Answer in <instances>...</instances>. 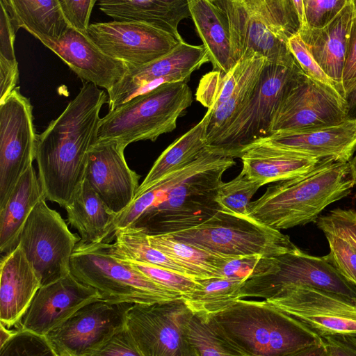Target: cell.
<instances>
[{
  "mask_svg": "<svg viewBox=\"0 0 356 356\" xmlns=\"http://www.w3.org/2000/svg\"><path fill=\"white\" fill-rule=\"evenodd\" d=\"M244 59V67L236 88L229 99L212 111L207 145L215 139L232 122L252 97L267 62L263 56H252Z\"/></svg>",
  "mask_w": 356,
  "mask_h": 356,
  "instance_id": "obj_33",
  "label": "cell"
},
{
  "mask_svg": "<svg viewBox=\"0 0 356 356\" xmlns=\"http://www.w3.org/2000/svg\"><path fill=\"white\" fill-rule=\"evenodd\" d=\"M239 158L243 163L241 172L262 186L307 174L321 161L260 143L252 144Z\"/></svg>",
  "mask_w": 356,
  "mask_h": 356,
  "instance_id": "obj_25",
  "label": "cell"
},
{
  "mask_svg": "<svg viewBox=\"0 0 356 356\" xmlns=\"http://www.w3.org/2000/svg\"><path fill=\"white\" fill-rule=\"evenodd\" d=\"M273 257L261 254L239 256L227 260L220 270V277L247 281L265 272Z\"/></svg>",
  "mask_w": 356,
  "mask_h": 356,
  "instance_id": "obj_42",
  "label": "cell"
},
{
  "mask_svg": "<svg viewBox=\"0 0 356 356\" xmlns=\"http://www.w3.org/2000/svg\"><path fill=\"white\" fill-rule=\"evenodd\" d=\"M193 99L187 81L161 84L109 110L101 118L97 142L126 146L139 140L154 142L176 129L177 119Z\"/></svg>",
  "mask_w": 356,
  "mask_h": 356,
  "instance_id": "obj_6",
  "label": "cell"
},
{
  "mask_svg": "<svg viewBox=\"0 0 356 356\" xmlns=\"http://www.w3.org/2000/svg\"><path fill=\"white\" fill-rule=\"evenodd\" d=\"M18 63L0 56V102H3L17 87Z\"/></svg>",
  "mask_w": 356,
  "mask_h": 356,
  "instance_id": "obj_51",
  "label": "cell"
},
{
  "mask_svg": "<svg viewBox=\"0 0 356 356\" xmlns=\"http://www.w3.org/2000/svg\"><path fill=\"white\" fill-rule=\"evenodd\" d=\"M330 252L325 259L343 276L356 284V247L332 233H324Z\"/></svg>",
  "mask_w": 356,
  "mask_h": 356,
  "instance_id": "obj_41",
  "label": "cell"
},
{
  "mask_svg": "<svg viewBox=\"0 0 356 356\" xmlns=\"http://www.w3.org/2000/svg\"><path fill=\"white\" fill-rule=\"evenodd\" d=\"M70 270L81 282L96 289L102 300L112 303L150 305L181 298L113 257L107 240L81 239L73 250Z\"/></svg>",
  "mask_w": 356,
  "mask_h": 356,
  "instance_id": "obj_7",
  "label": "cell"
},
{
  "mask_svg": "<svg viewBox=\"0 0 356 356\" xmlns=\"http://www.w3.org/2000/svg\"><path fill=\"white\" fill-rule=\"evenodd\" d=\"M239 356H321V339L266 300L238 299L209 320Z\"/></svg>",
  "mask_w": 356,
  "mask_h": 356,
  "instance_id": "obj_3",
  "label": "cell"
},
{
  "mask_svg": "<svg viewBox=\"0 0 356 356\" xmlns=\"http://www.w3.org/2000/svg\"><path fill=\"white\" fill-rule=\"evenodd\" d=\"M108 97L86 81L60 115L38 137L35 160L46 200L65 207L86 177L97 141L99 114Z\"/></svg>",
  "mask_w": 356,
  "mask_h": 356,
  "instance_id": "obj_1",
  "label": "cell"
},
{
  "mask_svg": "<svg viewBox=\"0 0 356 356\" xmlns=\"http://www.w3.org/2000/svg\"><path fill=\"white\" fill-rule=\"evenodd\" d=\"M80 240L81 237L69 229L60 213L42 199L25 222L18 245L44 285L71 272L72 255Z\"/></svg>",
  "mask_w": 356,
  "mask_h": 356,
  "instance_id": "obj_11",
  "label": "cell"
},
{
  "mask_svg": "<svg viewBox=\"0 0 356 356\" xmlns=\"http://www.w3.org/2000/svg\"><path fill=\"white\" fill-rule=\"evenodd\" d=\"M291 284L323 290L356 307V284L340 273L324 256L310 255L300 249L273 257L265 272L244 282L240 298L266 300Z\"/></svg>",
  "mask_w": 356,
  "mask_h": 356,
  "instance_id": "obj_10",
  "label": "cell"
},
{
  "mask_svg": "<svg viewBox=\"0 0 356 356\" xmlns=\"http://www.w3.org/2000/svg\"><path fill=\"white\" fill-rule=\"evenodd\" d=\"M353 3L354 6L355 13L356 14V0H353Z\"/></svg>",
  "mask_w": 356,
  "mask_h": 356,
  "instance_id": "obj_56",
  "label": "cell"
},
{
  "mask_svg": "<svg viewBox=\"0 0 356 356\" xmlns=\"http://www.w3.org/2000/svg\"><path fill=\"white\" fill-rule=\"evenodd\" d=\"M355 183L349 163L321 160L307 174L278 181L251 202L246 216L281 230L316 222L331 204L348 196Z\"/></svg>",
  "mask_w": 356,
  "mask_h": 356,
  "instance_id": "obj_4",
  "label": "cell"
},
{
  "mask_svg": "<svg viewBox=\"0 0 356 356\" xmlns=\"http://www.w3.org/2000/svg\"><path fill=\"white\" fill-rule=\"evenodd\" d=\"M348 118L345 97L301 72L280 102L268 135L336 125Z\"/></svg>",
  "mask_w": 356,
  "mask_h": 356,
  "instance_id": "obj_13",
  "label": "cell"
},
{
  "mask_svg": "<svg viewBox=\"0 0 356 356\" xmlns=\"http://www.w3.org/2000/svg\"><path fill=\"white\" fill-rule=\"evenodd\" d=\"M42 286L41 280L18 245L1 260L0 323L18 325Z\"/></svg>",
  "mask_w": 356,
  "mask_h": 356,
  "instance_id": "obj_23",
  "label": "cell"
},
{
  "mask_svg": "<svg viewBox=\"0 0 356 356\" xmlns=\"http://www.w3.org/2000/svg\"><path fill=\"white\" fill-rule=\"evenodd\" d=\"M295 8L298 15V18L300 22L301 29L305 27V5L303 0H293Z\"/></svg>",
  "mask_w": 356,
  "mask_h": 356,
  "instance_id": "obj_53",
  "label": "cell"
},
{
  "mask_svg": "<svg viewBox=\"0 0 356 356\" xmlns=\"http://www.w3.org/2000/svg\"><path fill=\"white\" fill-rule=\"evenodd\" d=\"M210 62L204 44L184 40L163 56L137 67H128L123 76L108 93L110 110L136 96L165 83L188 81L192 73Z\"/></svg>",
  "mask_w": 356,
  "mask_h": 356,
  "instance_id": "obj_17",
  "label": "cell"
},
{
  "mask_svg": "<svg viewBox=\"0 0 356 356\" xmlns=\"http://www.w3.org/2000/svg\"><path fill=\"white\" fill-rule=\"evenodd\" d=\"M211 1L228 24L235 64L252 56L286 65L298 64L287 44L301 29L293 0Z\"/></svg>",
  "mask_w": 356,
  "mask_h": 356,
  "instance_id": "obj_5",
  "label": "cell"
},
{
  "mask_svg": "<svg viewBox=\"0 0 356 356\" xmlns=\"http://www.w3.org/2000/svg\"><path fill=\"white\" fill-rule=\"evenodd\" d=\"M262 185L246 175H239L228 182L219 185L216 201L222 210L236 215L246 216L251 199Z\"/></svg>",
  "mask_w": 356,
  "mask_h": 356,
  "instance_id": "obj_38",
  "label": "cell"
},
{
  "mask_svg": "<svg viewBox=\"0 0 356 356\" xmlns=\"http://www.w3.org/2000/svg\"><path fill=\"white\" fill-rule=\"evenodd\" d=\"M99 300L102 298L96 289L81 282L70 272L40 287L18 329L47 336L81 307Z\"/></svg>",
  "mask_w": 356,
  "mask_h": 356,
  "instance_id": "obj_19",
  "label": "cell"
},
{
  "mask_svg": "<svg viewBox=\"0 0 356 356\" xmlns=\"http://www.w3.org/2000/svg\"><path fill=\"white\" fill-rule=\"evenodd\" d=\"M287 44L290 51L306 75L336 89L342 95L338 85L324 72L315 60L299 33L291 36L288 40Z\"/></svg>",
  "mask_w": 356,
  "mask_h": 356,
  "instance_id": "obj_44",
  "label": "cell"
},
{
  "mask_svg": "<svg viewBox=\"0 0 356 356\" xmlns=\"http://www.w3.org/2000/svg\"><path fill=\"white\" fill-rule=\"evenodd\" d=\"M351 177L356 185V153L349 162Z\"/></svg>",
  "mask_w": 356,
  "mask_h": 356,
  "instance_id": "obj_55",
  "label": "cell"
},
{
  "mask_svg": "<svg viewBox=\"0 0 356 356\" xmlns=\"http://www.w3.org/2000/svg\"><path fill=\"white\" fill-rule=\"evenodd\" d=\"M115 257L159 285L181 296L192 292L200 285L198 280L156 265L122 257Z\"/></svg>",
  "mask_w": 356,
  "mask_h": 356,
  "instance_id": "obj_39",
  "label": "cell"
},
{
  "mask_svg": "<svg viewBox=\"0 0 356 356\" xmlns=\"http://www.w3.org/2000/svg\"><path fill=\"white\" fill-rule=\"evenodd\" d=\"M33 106L19 87L0 102V209L36 157Z\"/></svg>",
  "mask_w": 356,
  "mask_h": 356,
  "instance_id": "obj_12",
  "label": "cell"
},
{
  "mask_svg": "<svg viewBox=\"0 0 356 356\" xmlns=\"http://www.w3.org/2000/svg\"><path fill=\"white\" fill-rule=\"evenodd\" d=\"M113 239V242L107 240V246L114 257L151 264L191 277L184 268L152 246L147 234L141 228L129 226L118 229L111 236V241Z\"/></svg>",
  "mask_w": 356,
  "mask_h": 356,
  "instance_id": "obj_35",
  "label": "cell"
},
{
  "mask_svg": "<svg viewBox=\"0 0 356 356\" xmlns=\"http://www.w3.org/2000/svg\"><path fill=\"white\" fill-rule=\"evenodd\" d=\"M356 86V14L353 18L343 74L342 87L346 95Z\"/></svg>",
  "mask_w": 356,
  "mask_h": 356,
  "instance_id": "obj_49",
  "label": "cell"
},
{
  "mask_svg": "<svg viewBox=\"0 0 356 356\" xmlns=\"http://www.w3.org/2000/svg\"><path fill=\"white\" fill-rule=\"evenodd\" d=\"M17 29L40 41L58 38L68 27L59 0H0Z\"/></svg>",
  "mask_w": 356,
  "mask_h": 356,
  "instance_id": "obj_31",
  "label": "cell"
},
{
  "mask_svg": "<svg viewBox=\"0 0 356 356\" xmlns=\"http://www.w3.org/2000/svg\"><path fill=\"white\" fill-rule=\"evenodd\" d=\"M265 300L320 337L330 334L356 337V307L323 290L291 284Z\"/></svg>",
  "mask_w": 356,
  "mask_h": 356,
  "instance_id": "obj_16",
  "label": "cell"
},
{
  "mask_svg": "<svg viewBox=\"0 0 356 356\" xmlns=\"http://www.w3.org/2000/svg\"><path fill=\"white\" fill-rule=\"evenodd\" d=\"M303 1L305 13V27L304 29L324 26L335 17L344 7L353 1V0Z\"/></svg>",
  "mask_w": 356,
  "mask_h": 356,
  "instance_id": "obj_45",
  "label": "cell"
},
{
  "mask_svg": "<svg viewBox=\"0 0 356 356\" xmlns=\"http://www.w3.org/2000/svg\"><path fill=\"white\" fill-rule=\"evenodd\" d=\"M354 15L352 2L324 26L307 28L299 33L315 60L338 85L343 97V74Z\"/></svg>",
  "mask_w": 356,
  "mask_h": 356,
  "instance_id": "obj_24",
  "label": "cell"
},
{
  "mask_svg": "<svg viewBox=\"0 0 356 356\" xmlns=\"http://www.w3.org/2000/svg\"><path fill=\"white\" fill-rule=\"evenodd\" d=\"M1 3L0 15V56L8 60H15L14 42L18 31L6 6Z\"/></svg>",
  "mask_w": 356,
  "mask_h": 356,
  "instance_id": "obj_50",
  "label": "cell"
},
{
  "mask_svg": "<svg viewBox=\"0 0 356 356\" xmlns=\"http://www.w3.org/2000/svg\"><path fill=\"white\" fill-rule=\"evenodd\" d=\"M193 314L181 298L134 304L127 326L142 356H196L186 334Z\"/></svg>",
  "mask_w": 356,
  "mask_h": 356,
  "instance_id": "obj_14",
  "label": "cell"
},
{
  "mask_svg": "<svg viewBox=\"0 0 356 356\" xmlns=\"http://www.w3.org/2000/svg\"><path fill=\"white\" fill-rule=\"evenodd\" d=\"M200 285L181 299L192 313L207 321L230 307L240 298L243 280L225 277L198 280Z\"/></svg>",
  "mask_w": 356,
  "mask_h": 356,
  "instance_id": "obj_34",
  "label": "cell"
},
{
  "mask_svg": "<svg viewBox=\"0 0 356 356\" xmlns=\"http://www.w3.org/2000/svg\"><path fill=\"white\" fill-rule=\"evenodd\" d=\"M244 67V59L239 60L227 72L212 70L200 79L195 99L213 111L223 104L234 92Z\"/></svg>",
  "mask_w": 356,
  "mask_h": 356,
  "instance_id": "obj_36",
  "label": "cell"
},
{
  "mask_svg": "<svg viewBox=\"0 0 356 356\" xmlns=\"http://www.w3.org/2000/svg\"><path fill=\"white\" fill-rule=\"evenodd\" d=\"M40 42L81 79L108 91L123 76L127 65L105 53L88 32L70 26L58 38Z\"/></svg>",
  "mask_w": 356,
  "mask_h": 356,
  "instance_id": "obj_20",
  "label": "cell"
},
{
  "mask_svg": "<svg viewBox=\"0 0 356 356\" xmlns=\"http://www.w3.org/2000/svg\"><path fill=\"white\" fill-rule=\"evenodd\" d=\"M165 235L227 257H276L299 248L288 235L247 216L220 209L204 222Z\"/></svg>",
  "mask_w": 356,
  "mask_h": 356,
  "instance_id": "obj_8",
  "label": "cell"
},
{
  "mask_svg": "<svg viewBox=\"0 0 356 356\" xmlns=\"http://www.w3.org/2000/svg\"><path fill=\"white\" fill-rule=\"evenodd\" d=\"M88 33L105 53L128 67L159 58L183 41L164 30L136 21L93 23Z\"/></svg>",
  "mask_w": 356,
  "mask_h": 356,
  "instance_id": "obj_18",
  "label": "cell"
},
{
  "mask_svg": "<svg viewBox=\"0 0 356 356\" xmlns=\"http://www.w3.org/2000/svg\"><path fill=\"white\" fill-rule=\"evenodd\" d=\"M186 338L196 356L238 355L234 347L214 328L193 314L186 325Z\"/></svg>",
  "mask_w": 356,
  "mask_h": 356,
  "instance_id": "obj_37",
  "label": "cell"
},
{
  "mask_svg": "<svg viewBox=\"0 0 356 356\" xmlns=\"http://www.w3.org/2000/svg\"><path fill=\"white\" fill-rule=\"evenodd\" d=\"M323 233L336 234L356 247V211L353 209H334L321 216L316 221Z\"/></svg>",
  "mask_w": 356,
  "mask_h": 356,
  "instance_id": "obj_43",
  "label": "cell"
},
{
  "mask_svg": "<svg viewBox=\"0 0 356 356\" xmlns=\"http://www.w3.org/2000/svg\"><path fill=\"white\" fill-rule=\"evenodd\" d=\"M56 356L45 335L17 329V332L0 348V356Z\"/></svg>",
  "mask_w": 356,
  "mask_h": 356,
  "instance_id": "obj_40",
  "label": "cell"
},
{
  "mask_svg": "<svg viewBox=\"0 0 356 356\" xmlns=\"http://www.w3.org/2000/svg\"><path fill=\"white\" fill-rule=\"evenodd\" d=\"M212 111L211 108H207L197 124L177 138L161 154L140 184L135 197L145 192L166 175L191 163L206 149L207 130Z\"/></svg>",
  "mask_w": 356,
  "mask_h": 356,
  "instance_id": "obj_30",
  "label": "cell"
},
{
  "mask_svg": "<svg viewBox=\"0 0 356 356\" xmlns=\"http://www.w3.org/2000/svg\"><path fill=\"white\" fill-rule=\"evenodd\" d=\"M148 238L152 246L184 268L195 280L221 277L222 267L227 260L234 258L196 247L165 234L148 235Z\"/></svg>",
  "mask_w": 356,
  "mask_h": 356,
  "instance_id": "obj_32",
  "label": "cell"
},
{
  "mask_svg": "<svg viewBox=\"0 0 356 356\" xmlns=\"http://www.w3.org/2000/svg\"><path fill=\"white\" fill-rule=\"evenodd\" d=\"M133 305L99 300L81 307L47 335L56 356H92L127 325Z\"/></svg>",
  "mask_w": 356,
  "mask_h": 356,
  "instance_id": "obj_15",
  "label": "cell"
},
{
  "mask_svg": "<svg viewBox=\"0 0 356 356\" xmlns=\"http://www.w3.org/2000/svg\"><path fill=\"white\" fill-rule=\"evenodd\" d=\"M301 72L298 64L267 60L252 97L227 128L207 145V149L239 158L246 148L268 136L275 110Z\"/></svg>",
  "mask_w": 356,
  "mask_h": 356,
  "instance_id": "obj_9",
  "label": "cell"
},
{
  "mask_svg": "<svg viewBox=\"0 0 356 356\" xmlns=\"http://www.w3.org/2000/svg\"><path fill=\"white\" fill-rule=\"evenodd\" d=\"M188 3L191 17L207 49L213 70L229 72L236 64L224 16L211 0H188Z\"/></svg>",
  "mask_w": 356,
  "mask_h": 356,
  "instance_id": "obj_29",
  "label": "cell"
},
{
  "mask_svg": "<svg viewBox=\"0 0 356 356\" xmlns=\"http://www.w3.org/2000/svg\"><path fill=\"white\" fill-rule=\"evenodd\" d=\"M254 143L321 160L349 163L356 152V119L348 118L336 125L314 129L277 131Z\"/></svg>",
  "mask_w": 356,
  "mask_h": 356,
  "instance_id": "obj_22",
  "label": "cell"
},
{
  "mask_svg": "<svg viewBox=\"0 0 356 356\" xmlns=\"http://www.w3.org/2000/svg\"><path fill=\"white\" fill-rule=\"evenodd\" d=\"M348 118L356 119V86L346 96Z\"/></svg>",
  "mask_w": 356,
  "mask_h": 356,
  "instance_id": "obj_52",
  "label": "cell"
},
{
  "mask_svg": "<svg viewBox=\"0 0 356 356\" xmlns=\"http://www.w3.org/2000/svg\"><path fill=\"white\" fill-rule=\"evenodd\" d=\"M45 199L32 165L20 177L5 207L0 209V250L7 254L19 243L22 228L35 205Z\"/></svg>",
  "mask_w": 356,
  "mask_h": 356,
  "instance_id": "obj_27",
  "label": "cell"
},
{
  "mask_svg": "<svg viewBox=\"0 0 356 356\" xmlns=\"http://www.w3.org/2000/svg\"><path fill=\"white\" fill-rule=\"evenodd\" d=\"M97 3L102 12L114 20L148 24L181 41L178 25L191 17L188 0H97Z\"/></svg>",
  "mask_w": 356,
  "mask_h": 356,
  "instance_id": "obj_26",
  "label": "cell"
},
{
  "mask_svg": "<svg viewBox=\"0 0 356 356\" xmlns=\"http://www.w3.org/2000/svg\"><path fill=\"white\" fill-rule=\"evenodd\" d=\"M233 157L206 149L193 162L172 172L143 193L149 207L131 225L148 235L198 225L221 209L216 194Z\"/></svg>",
  "mask_w": 356,
  "mask_h": 356,
  "instance_id": "obj_2",
  "label": "cell"
},
{
  "mask_svg": "<svg viewBox=\"0 0 356 356\" xmlns=\"http://www.w3.org/2000/svg\"><path fill=\"white\" fill-rule=\"evenodd\" d=\"M68 25L88 32L90 15L97 0H59Z\"/></svg>",
  "mask_w": 356,
  "mask_h": 356,
  "instance_id": "obj_47",
  "label": "cell"
},
{
  "mask_svg": "<svg viewBox=\"0 0 356 356\" xmlns=\"http://www.w3.org/2000/svg\"><path fill=\"white\" fill-rule=\"evenodd\" d=\"M126 147L115 141L97 142L86 172L85 179L116 215L132 202L140 186V176L126 161Z\"/></svg>",
  "mask_w": 356,
  "mask_h": 356,
  "instance_id": "obj_21",
  "label": "cell"
},
{
  "mask_svg": "<svg viewBox=\"0 0 356 356\" xmlns=\"http://www.w3.org/2000/svg\"><path fill=\"white\" fill-rule=\"evenodd\" d=\"M64 208L68 223L78 230L82 241H111V229L116 214L106 206L86 179Z\"/></svg>",
  "mask_w": 356,
  "mask_h": 356,
  "instance_id": "obj_28",
  "label": "cell"
},
{
  "mask_svg": "<svg viewBox=\"0 0 356 356\" xmlns=\"http://www.w3.org/2000/svg\"><path fill=\"white\" fill-rule=\"evenodd\" d=\"M17 331V330H11L0 323V348L3 346Z\"/></svg>",
  "mask_w": 356,
  "mask_h": 356,
  "instance_id": "obj_54",
  "label": "cell"
},
{
  "mask_svg": "<svg viewBox=\"0 0 356 356\" xmlns=\"http://www.w3.org/2000/svg\"><path fill=\"white\" fill-rule=\"evenodd\" d=\"M320 338L322 356H356V337L330 334Z\"/></svg>",
  "mask_w": 356,
  "mask_h": 356,
  "instance_id": "obj_48",
  "label": "cell"
},
{
  "mask_svg": "<svg viewBox=\"0 0 356 356\" xmlns=\"http://www.w3.org/2000/svg\"><path fill=\"white\" fill-rule=\"evenodd\" d=\"M142 356L138 346L126 325L114 334L92 356Z\"/></svg>",
  "mask_w": 356,
  "mask_h": 356,
  "instance_id": "obj_46",
  "label": "cell"
}]
</instances>
